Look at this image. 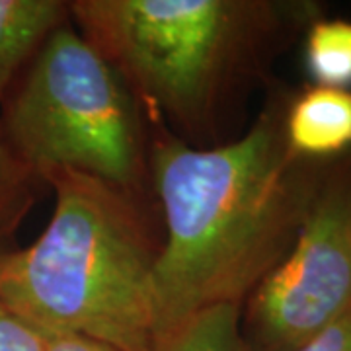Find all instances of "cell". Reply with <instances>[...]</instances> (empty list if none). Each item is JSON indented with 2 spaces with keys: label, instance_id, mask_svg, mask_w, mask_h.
<instances>
[{
  "label": "cell",
  "instance_id": "6da1fadb",
  "mask_svg": "<svg viewBox=\"0 0 351 351\" xmlns=\"http://www.w3.org/2000/svg\"><path fill=\"white\" fill-rule=\"evenodd\" d=\"M287 98L276 90L242 137L209 147L149 121L151 188L164 221L154 271L158 346L195 314L240 306L297 239L332 160L289 149Z\"/></svg>",
  "mask_w": 351,
  "mask_h": 351
},
{
  "label": "cell",
  "instance_id": "7a4b0ae2",
  "mask_svg": "<svg viewBox=\"0 0 351 351\" xmlns=\"http://www.w3.org/2000/svg\"><path fill=\"white\" fill-rule=\"evenodd\" d=\"M71 22L138 110L191 147L318 16L314 0H73Z\"/></svg>",
  "mask_w": 351,
  "mask_h": 351
},
{
  "label": "cell",
  "instance_id": "3957f363",
  "mask_svg": "<svg viewBox=\"0 0 351 351\" xmlns=\"http://www.w3.org/2000/svg\"><path fill=\"white\" fill-rule=\"evenodd\" d=\"M55 207L38 240L0 254V297L45 338L78 336L117 351H156L160 242L149 201L98 178H43Z\"/></svg>",
  "mask_w": 351,
  "mask_h": 351
},
{
  "label": "cell",
  "instance_id": "277c9868",
  "mask_svg": "<svg viewBox=\"0 0 351 351\" xmlns=\"http://www.w3.org/2000/svg\"><path fill=\"white\" fill-rule=\"evenodd\" d=\"M0 108L2 135L41 184L51 172L73 170L149 201L137 101L71 20L45 39Z\"/></svg>",
  "mask_w": 351,
  "mask_h": 351
},
{
  "label": "cell",
  "instance_id": "5b68a950",
  "mask_svg": "<svg viewBox=\"0 0 351 351\" xmlns=\"http://www.w3.org/2000/svg\"><path fill=\"white\" fill-rule=\"evenodd\" d=\"M351 308V152L328 166L283 260L240 304L246 351H295Z\"/></svg>",
  "mask_w": 351,
  "mask_h": 351
},
{
  "label": "cell",
  "instance_id": "8992f818",
  "mask_svg": "<svg viewBox=\"0 0 351 351\" xmlns=\"http://www.w3.org/2000/svg\"><path fill=\"white\" fill-rule=\"evenodd\" d=\"M289 149L316 162L351 152V90L313 84L289 92L283 115Z\"/></svg>",
  "mask_w": 351,
  "mask_h": 351
},
{
  "label": "cell",
  "instance_id": "52a82bcc",
  "mask_svg": "<svg viewBox=\"0 0 351 351\" xmlns=\"http://www.w3.org/2000/svg\"><path fill=\"white\" fill-rule=\"evenodd\" d=\"M69 20L64 0H0V104L45 39Z\"/></svg>",
  "mask_w": 351,
  "mask_h": 351
},
{
  "label": "cell",
  "instance_id": "ba28073f",
  "mask_svg": "<svg viewBox=\"0 0 351 351\" xmlns=\"http://www.w3.org/2000/svg\"><path fill=\"white\" fill-rule=\"evenodd\" d=\"M302 36L304 64L314 84L351 90V20L322 14Z\"/></svg>",
  "mask_w": 351,
  "mask_h": 351
},
{
  "label": "cell",
  "instance_id": "9c48e42d",
  "mask_svg": "<svg viewBox=\"0 0 351 351\" xmlns=\"http://www.w3.org/2000/svg\"><path fill=\"white\" fill-rule=\"evenodd\" d=\"M156 351H246L240 334V306L221 304L195 314Z\"/></svg>",
  "mask_w": 351,
  "mask_h": 351
},
{
  "label": "cell",
  "instance_id": "30bf717a",
  "mask_svg": "<svg viewBox=\"0 0 351 351\" xmlns=\"http://www.w3.org/2000/svg\"><path fill=\"white\" fill-rule=\"evenodd\" d=\"M39 184L0 131V248H10V240L36 203Z\"/></svg>",
  "mask_w": 351,
  "mask_h": 351
},
{
  "label": "cell",
  "instance_id": "8fae6325",
  "mask_svg": "<svg viewBox=\"0 0 351 351\" xmlns=\"http://www.w3.org/2000/svg\"><path fill=\"white\" fill-rule=\"evenodd\" d=\"M8 248H0V254ZM49 338L25 324L0 297V351H47Z\"/></svg>",
  "mask_w": 351,
  "mask_h": 351
},
{
  "label": "cell",
  "instance_id": "7c38bea8",
  "mask_svg": "<svg viewBox=\"0 0 351 351\" xmlns=\"http://www.w3.org/2000/svg\"><path fill=\"white\" fill-rule=\"evenodd\" d=\"M295 351H351V308Z\"/></svg>",
  "mask_w": 351,
  "mask_h": 351
},
{
  "label": "cell",
  "instance_id": "4fadbf2b",
  "mask_svg": "<svg viewBox=\"0 0 351 351\" xmlns=\"http://www.w3.org/2000/svg\"><path fill=\"white\" fill-rule=\"evenodd\" d=\"M47 351H117L112 346H106L101 341H94L78 336H61L53 338L47 346Z\"/></svg>",
  "mask_w": 351,
  "mask_h": 351
}]
</instances>
